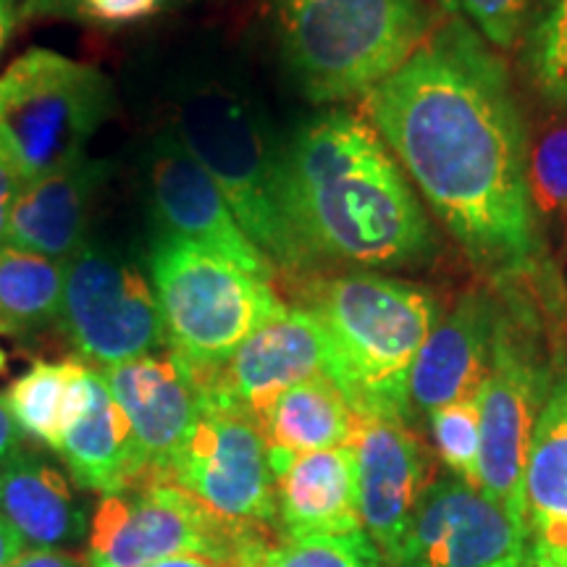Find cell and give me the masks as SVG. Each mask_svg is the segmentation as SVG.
<instances>
[{"instance_id": "6da1fadb", "label": "cell", "mask_w": 567, "mask_h": 567, "mask_svg": "<svg viewBox=\"0 0 567 567\" xmlns=\"http://www.w3.org/2000/svg\"><path fill=\"white\" fill-rule=\"evenodd\" d=\"M363 116L488 281L509 295L544 289L528 126L499 51L467 21L446 17L368 92Z\"/></svg>"}, {"instance_id": "7a4b0ae2", "label": "cell", "mask_w": 567, "mask_h": 567, "mask_svg": "<svg viewBox=\"0 0 567 567\" xmlns=\"http://www.w3.org/2000/svg\"><path fill=\"white\" fill-rule=\"evenodd\" d=\"M281 197L316 266L408 268L436 255L415 187L375 126L352 111H326L284 142Z\"/></svg>"}, {"instance_id": "3957f363", "label": "cell", "mask_w": 567, "mask_h": 567, "mask_svg": "<svg viewBox=\"0 0 567 567\" xmlns=\"http://www.w3.org/2000/svg\"><path fill=\"white\" fill-rule=\"evenodd\" d=\"M305 310L321 323L337 381L358 417L410 423V373L442 318L436 297L417 284L373 271L310 279Z\"/></svg>"}, {"instance_id": "277c9868", "label": "cell", "mask_w": 567, "mask_h": 567, "mask_svg": "<svg viewBox=\"0 0 567 567\" xmlns=\"http://www.w3.org/2000/svg\"><path fill=\"white\" fill-rule=\"evenodd\" d=\"M172 132L213 176L239 226L276 271H316L284 210V145L255 97L226 82L200 84L179 101Z\"/></svg>"}, {"instance_id": "5b68a950", "label": "cell", "mask_w": 567, "mask_h": 567, "mask_svg": "<svg viewBox=\"0 0 567 567\" xmlns=\"http://www.w3.org/2000/svg\"><path fill=\"white\" fill-rule=\"evenodd\" d=\"M281 59L313 103L365 97L431 30L423 0H266Z\"/></svg>"}, {"instance_id": "8992f818", "label": "cell", "mask_w": 567, "mask_h": 567, "mask_svg": "<svg viewBox=\"0 0 567 567\" xmlns=\"http://www.w3.org/2000/svg\"><path fill=\"white\" fill-rule=\"evenodd\" d=\"M168 352L197 379L221 368L234 350L287 305L274 281L218 258L187 239L161 234L147 250Z\"/></svg>"}, {"instance_id": "52a82bcc", "label": "cell", "mask_w": 567, "mask_h": 567, "mask_svg": "<svg viewBox=\"0 0 567 567\" xmlns=\"http://www.w3.org/2000/svg\"><path fill=\"white\" fill-rule=\"evenodd\" d=\"M111 105L101 69L30 48L0 74V166L30 184L82 158Z\"/></svg>"}, {"instance_id": "ba28073f", "label": "cell", "mask_w": 567, "mask_h": 567, "mask_svg": "<svg viewBox=\"0 0 567 567\" xmlns=\"http://www.w3.org/2000/svg\"><path fill=\"white\" fill-rule=\"evenodd\" d=\"M90 523L87 567H147L182 555L258 567L271 547L266 526L224 520L168 481L105 494Z\"/></svg>"}, {"instance_id": "9c48e42d", "label": "cell", "mask_w": 567, "mask_h": 567, "mask_svg": "<svg viewBox=\"0 0 567 567\" xmlns=\"http://www.w3.org/2000/svg\"><path fill=\"white\" fill-rule=\"evenodd\" d=\"M542 344V321L520 295H509L496 329L492 365L478 389V488L526 526L530 439L555 381Z\"/></svg>"}, {"instance_id": "30bf717a", "label": "cell", "mask_w": 567, "mask_h": 567, "mask_svg": "<svg viewBox=\"0 0 567 567\" xmlns=\"http://www.w3.org/2000/svg\"><path fill=\"white\" fill-rule=\"evenodd\" d=\"M59 326L97 371L168 347L147 260L103 239H87L66 260Z\"/></svg>"}, {"instance_id": "8fae6325", "label": "cell", "mask_w": 567, "mask_h": 567, "mask_svg": "<svg viewBox=\"0 0 567 567\" xmlns=\"http://www.w3.org/2000/svg\"><path fill=\"white\" fill-rule=\"evenodd\" d=\"M168 484L224 520L266 528L276 520V478L258 423L210 392H205L193 434L174 460Z\"/></svg>"}, {"instance_id": "7c38bea8", "label": "cell", "mask_w": 567, "mask_h": 567, "mask_svg": "<svg viewBox=\"0 0 567 567\" xmlns=\"http://www.w3.org/2000/svg\"><path fill=\"white\" fill-rule=\"evenodd\" d=\"M528 528L465 484L442 478L425 488L402 547L389 567H520Z\"/></svg>"}, {"instance_id": "4fadbf2b", "label": "cell", "mask_w": 567, "mask_h": 567, "mask_svg": "<svg viewBox=\"0 0 567 567\" xmlns=\"http://www.w3.org/2000/svg\"><path fill=\"white\" fill-rule=\"evenodd\" d=\"M145 193L161 234L187 239L258 279H276L271 260L247 237L218 184L174 132L158 134L147 145Z\"/></svg>"}, {"instance_id": "5bb4252c", "label": "cell", "mask_w": 567, "mask_h": 567, "mask_svg": "<svg viewBox=\"0 0 567 567\" xmlns=\"http://www.w3.org/2000/svg\"><path fill=\"white\" fill-rule=\"evenodd\" d=\"M130 423L145 481H168L176 455L193 434L205 389L193 368L172 352L101 371Z\"/></svg>"}, {"instance_id": "9a60e30c", "label": "cell", "mask_w": 567, "mask_h": 567, "mask_svg": "<svg viewBox=\"0 0 567 567\" xmlns=\"http://www.w3.org/2000/svg\"><path fill=\"white\" fill-rule=\"evenodd\" d=\"M360 526L392 565L429 488V457L405 421L358 417L352 436Z\"/></svg>"}, {"instance_id": "2e32d148", "label": "cell", "mask_w": 567, "mask_h": 567, "mask_svg": "<svg viewBox=\"0 0 567 567\" xmlns=\"http://www.w3.org/2000/svg\"><path fill=\"white\" fill-rule=\"evenodd\" d=\"M329 371L331 350L316 316L305 308H284L200 381L205 392L258 423L281 392Z\"/></svg>"}, {"instance_id": "e0dca14e", "label": "cell", "mask_w": 567, "mask_h": 567, "mask_svg": "<svg viewBox=\"0 0 567 567\" xmlns=\"http://www.w3.org/2000/svg\"><path fill=\"white\" fill-rule=\"evenodd\" d=\"M502 308L505 302L492 292L473 289L439 318L410 373L413 410L431 415L439 408L478 394L492 365Z\"/></svg>"}, {"instance_id": "ac0fdd59", "label": "cell", "mask_w": 567, "mask_h": 567, "mask_svg": "<svg viewBox=\"0 0 567 567\" xmlns=\"http://www.w3.org/2000/svg\"><path fill=\"white\" fill-rule=\"evenodd\" d=\"M109 174V163L82 155L40 179L21 184L6 245L66 264L90 239L92 208Z\"/></svg>"}, {"instance_id": "d6986e66", "label": "cell", "mask_w": 567, "mask_h": 567, "mask_svg": "<svg viewBox=\"0 0 567 567\" xmlns=\"http://www.w3.org/2000/svg\"><path fill=\"white\" fill-rule=\"evenodd\" d=\"M276 478L281 538L344 536L363 530L358 513L352 446L268 457Z\"/></svg>"}, {"instance_id": "ffe728a7", "label": "cell", "mask_w": 567, "mask_h": 567, "mask_svg": "<svg viewBox=\"0 0 567 567\" xmlns=\"http://www.w3.org/2000/svg\"><path fill=\"white\" fill-rule=\"evenodd\" d=\"M0 517L30 549L63 551L80 547L90 534L87 509L69 478L32 450L0 465Z\"/></svg>"}, {"instance_id": "44dd1931", "label": "cell", "mask_w": 567, "mask_h": 567, "mask_svg": "<svg viewBox=\"0 0 567 567\" xmlns=\"http://www.w3.org/2000/svg\"><path fill=\"white\" fill-rule=\"evenodd\" d=\"M523 488L528 538L567 567V368H557L538 413Z\"/></svg>"}, {"instance_id": "7402d4cb", "label": "cell", "mask_w": 567, "mask_h": 567, "mask_svg": "<svg viewBox=\"0 0 567 567\" xmlns=\"http://www.w3.org/2000/svg\"><path fill=\"white\" fill-rule=\"evenodd\" d=\"M59 452L71 478L87 492L105 496L145 481L130 423L97 368H92L87 408L63 431Z\"/></svg>"}, {"instance_id": "603a6c76", "label": "cell", "mask_w": 567, "mask_h": 567, "mask_svg": "<svg viewBox=\"0 0 567 567\" xmlns=\"http://www.w3.org/2000/svg\"><path fill=\"white\" fill-rule=\"evenodd\" d=\"M354 425L358 415L337 381L326 373L289 386L258 417L268 457H295L350 446Z\"/></svg>"}, {"instance_id": "cb8c5ba5", "label": "cell", "mask_w": 567, "mask_h": 567, "mask_svg": "<svg viewBox=\"0 0 567 567\" xmlns=\"http://www.w3.org/2000/svg\"><path fill=\"white\" fill-rule=\"evenodd\" d=\"M90 379L92 368L82 360H63V363L38 360L6 389L3 400L21 434H30L59 452L63 431L87 408Z\"/></svg>"}, {"instance_id": "d4e9b609", "label": "cell", "mask_w": 567, "mask_h": 567, "mask_svg": "<svg viewBox=\"0 0 567 567\" xmlns=\"http://www.w3.org/2000/svg\"><path fill=\"white\" fill-rule=\"evenodd\" d=\"M66 264L0 245V331L34 339L59 323Z\"/></svg>"}, {"instance_id": "484cf974", "label": "cell", "mask_w": 567, "mask_h": 567, "mask_svg": "<svg viewBox=\"0 0 567 567\" xmlns=\"http://www.w3.org/2000/svg\"><path fill=\"white\" fill-rule=\"evenodd\" d=\"M528 197L544 252L567 264V122L551 124L528 153Z\"/></svg>"}, {"instance_id": "4316f807", "label": "cell", "mask_w": 567, "mask_h": 567, "mask_svg": "<svg viewBox=\"0 0 567 567\" xmlns=\"http://www.w3.org/2000/svg\"><path fill=\"white\" fill-rule=\"evenodd\" d=\"M520 40L528 84L551 109L567 111V0H536Z\"/></svg>"}, {"instance_id": "83f0119b", "label": "cell", "mask_w": 567, "mask_h": 567, "mask_svg": "<svg viewBox=\"0 0 567 567\" xmlns=\"http://www.w3.org/2000/svg\"><path fill=\"white\" fill-rule=\"evenodd\" d=\"M384 557L365 530L344 536L281 538L271 544L258 567H384Z\"/></svg>"}, {"instance_id": "f1b7e54d", "label": "cell", "mask_w": 567, "mask_h": 567, "mask_svg": "<svg viewBox=\"0 0 567 567\" xmlns=\"http://www.w3.org/2000/svg\"><path fill=\"white\" fill-rule=\"evenodd\" d=\"M431 436H434L439 457L463 478L465 484L478 488V460H481V413L478 394L471 400L452 402L429 415Z\"/></svg>"}, {"instance_id": "f546056e", "label": "cell", "mask_w": 567, "mask_h": 567, "mask_svg": "<svg viewBox=\"0 0 567 567\" xmlns=\"http://www.w3.org/2000/svg\"><path fill=\"white\" fill-rule=\"evenodd\" d=\"M536 0H442L446 17H457L484 38L494 51H513Z\"/></svg>"}, {"instance_id": "4dcf8cb0", "label": "cell", "mask_w": 567, "mask_h": 567, "mask_svg": "<svg viewBox=\"0 0 567 567\" xmlns=\"http://www.w3.org/2000/svg\"><path fill=\"white\" fill-rule=\"evenodd\" d=\"M172 3L176 0H24V17L122 27L153 17Z\"/></svg>"}, {"instance_id": "1f68e13d", "label": "cell", "mask_w": 567, "mask_h": 567, "mask_svg": "<svg viewBox=\"0 0 567 567\" xmlns=\"http://www.w3.org/2000/svg\"><path fill=\"white\" fill-rule=\"evenodd\" d=\"M21 450H24V434H21L19 423L13 421L6 400L0 396V465L9 463V460Z\"/></svg>"}, {"instance_id": "d6a6232c", "label": "cell", "mask_w": 567, "mask_h": 567, "mask_svg": "<svg viewBox=\"0 0 567 567\" xmlns=\"http://www.w3.org/2000/svg\"><path fill=\"white\" fill-rule=\"evenodd\" d=\"M11 567H87L80 557L69 555V551H42L27 549L13 559Z\"/></svg>"}, {"instance_id": "836d02e7", "label": "cell", "mask_w": 567, "mask_h": 567, "mask_svg": "<svg viewBox=\"0 0 567 567\" xmlns=\"http://www.w3.org/2000/svg\"><path fill=\"white\" fill-rule=\"evenodd\" d=\"M21 189V182L17 176L6 172L0 166V245H6V231H9V218L13 210V203H17V195Z\"/></svg>"}, {"instance_id": "e575fe53", "label": "cell", "mask_w": 567, "mask_h": 567, "mask_svg": "<svg viewBox=\"0 0 567 567\" xmlns=\"http://www.w3.org/2000/svg\"><path fill=\"white\" fill-rule=\"evenodd\" d=\"M21 17H24V0H0V55L9 45Z\"/></svg>"}, {"instance_id": "d590c367", "label": "cell", "mask_w": 567, "mask_h": 567, "mask_svg": "<svg viewBox=\"0 0 567 567\" xmlns=\"http://www.w3.org/2000/svg\"><path fill=\"white\" fill-rule=\"evenodd\" d=\"M21 551H24V542H21L17 530L0 517V567H11V563L21 555Z\"/></svg>"}, {"instance_id": "8d00e7d4", "label": "cell", "mask_w": 567, "mask_h": 567, "mask_svg": "<svg viewBox=\"0 0 567 567\" xmlns=\"http://www.w3.org/2000/svg\"><path fill=\"white\" fill-rule=\"evenodd\" d=\"M147 567H229V565L216 563V559H208V557H200V555H182V557L161 559V563H153Z\"/></svg>"}, {"instance_id": "74e56055", "label": "cell", "mask_w": 567, "mask_h": 567, "mask_svg": "<svg viewBox=\"0 0 567 567\" xmlns=\"http://www.w3.org/2000/svg\"><path fill=\"white\" fill-rule=\"evenodd\" d=\"M520 567H565V565H559L555 557L547 555L542 547H536V544L528 538V551L526 557H523Z\"/></svg>"}, {"instance_id": "f35d334b", "label": "cell", "mask_w": 567, "mask_h": 567, "mask_svg": "<svg viewBox=\"0 0 567 567\" xmlns=\"http://www.w3.org/2000/svg\"><path fill=\"white\" fill-rule=\"evenodd\" d=\"M6 368H9V358H6L3 347H0V373H6Z\"/></svg>"}]
</instances>
